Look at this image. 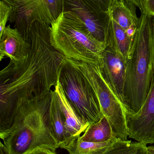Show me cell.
I'll return each mask as SVG.
<instances>
[{"instance_id":"18","label":"cell","mask_w":154,"mask_h":154,"mask_svg":"<svg viewBox=\"0 0 154 154\" xmlns=\"http://www.w3.org/2000/svg\"><path fill=\"white\" fill-rule=\"evenodd\" d=\"M148 147L132 141L116 139L104 154H148Z\"/></svg>"},{"instance_id":"10","label":"cell","mask_w":154,"mask_h":154,"mask_svg":"<svg viewBox=\"0 0 154 154\" xmlns=\"http://www.w3.org/2000/svg\"><path fill=\"white\" fill-rule=\"evenodd\" d=\"M98 64L102 75L125 110L127 58L121 56L114 46L108 44L100 55Z\"/></svg>"},{"instance_id":"17","label":"cell","mask_w":154,"mask_h":154,"mask_svg":"<svg viewBox=\"0 0 154 154\" xmlns=\"http://www.w3.org/2000/svg\"><path fill=\"white\" fill-rule=\"evenodd\" d=\"M80 137L73 138L65 148L69 154H104L116 140L113 139L104 143H91L82 141Z\"/></svg>"},{"instance_id":"9","label":"cell","mask_w":154,"mask_h":154,"mask_svg":"<svg viewBox=\"0 0 154 154\" xmlns=\"http://www.w3.org/2000/svg\"><path fill=\"white\" fill-rule=\"evenodd\" d=\"M128 137L146 146L154 144V76L147 97L137 113L124 110Z\"/></svg>"},{"instance_id":"20","label":"cell","mask_w":154,"mask_h":154,"mask_svg":"<svg viewBox=\"0 0 154 154\" xmlns=\"http://www.w3.org/2000/svg\"><path fill=\"white\" fill-rule=\"evenodd\" d=\"M105 11L110 12L114 0H88Z\"/></svg>"},{"instance_id":"14","label":"cell","mask_w":154,"mask_h":154,"mask_svg":"<svg viewBox=\"0 0 154 154\" xmlns=\"http://www.w3.org/2000/svg\"><path fill=\"white\" fill-rule=\"evenodd\" d=\"M49 127L59 148L65 149L74 137L69 134L65 127L64 119L59 106L55 91H51V100L49 110Z\"/></svg>"},{"instance_id":"25","label":"cell","mask_w":154,"mask_h":154,"mask_svg":"<svg viewBox=\"0 0 154 154\" xmlns=\"http://www.w3.org/2000/svg\"><path fill=\"white\" fill-rule=\"evenodd\" d=\"M148 154H154V148L153 146H148Z\"/></svg>"},{"instance_id":"4","label":"cell","mask_w":154,"mask_h":154,"mask_svg":"<svg viewBox=\"0 0 154 154\" xmlns=\"http://www.w3.org/2000/svg\"><path fill=\"white\" fill-rule=\"evenodd\" d=\"M54 47L68 58L97 64L106 46L96 40L74 13L62 12L50 26Z\"/></svg>"},{"instance_id":"6","label":"cell","mask_w":154,"mask_h":154,"mask_svg":"<svg viewBox=\"0 0 154 154\" xmlns=\"http://www.w3.org/2000/svg\"><path fill=\"white\" fill-rule=\"evenodd\" d=\"M68 59L92 86L98 99L102 114L111 126L113 137L115 139L128 140L124 108L102 75L98 63L89 64Z\"/></svg>"},{"instance_id":"23","label":"cell","mask_w":154,"mask_h":154,"mask_svg":"<svg viewBox=\"0 0 154 154\" xmlns=\"http://www.w3.org/2000/svg\"><path fill=\"white\" fill-rule=\"evenodd\" d=\"M134 4L137 7H138L141 13L145 12V3L146 0H126Z\"/></svg>"},{"instance_id":"11","label":"cell","mask_w":154,"mask_h":154,"mask_svg":"<svg viewBox=\"0 0 154 154\" xmlns=\"http://www.w3.org/2000/svg\"><path fill=\"white\" fill-rule=\"evenodd\" d=\"M0 60L5 57L10 62H22L25 60L29 50V42L25 40L20 32L10 25L6 26L0 36Z\"/></svg>"},{"instance_id":"1","label":"cell","mask_w":154,"mask_h":154,"mask_svg":"<svg viewBox=\"0 0 154 154\" xmlns=\"http://www.w3.org/2000/svg\"><path fill=\"white\" fill-rule=\"evenodd\" d=\"M28 41L25 60L10 61L0 72V135L10 130L23 102L47 95L55 87L66 58L52 43L49 24L35 22Z\"/></svg>"},{"instance_id":"12","label":"cell","mask_w":154,"mask_h":154,"mask_svg":"<svg viewBox=\"0 0 154 154\" xmlns=\"http://www.w3.org/2000/svg\"><path fill=\"white\" fill-rule=\"evenodd\" d=\"M65 127L71 137L76 138L84 133L90 124L85 122L76 112L65 96L58 80L54 87Z\"/></svg>"},{"instance_id":"24","label":"cell","mask_w":154,"mask_h":154,"mask_svg":"<svg viewBox=\"0 0 154 154\" xmlns=\"http://www.w3.org/2000/svg\"><path fill=\"white\" fill-rule=\"evenodd\" d=\"M0 152H1V154H7L4 148L2 142H1V144H0Z\"/></svg>"},{"instance_id":"21","label":"cell","mask_w":154,"mask_h":154,"mask_svg":"<svg viewBox=\"0 0 154 154\" xmlns=\"http://www.w3.org/2000/svg\"><path fill=\"white\" fill-rule=\"evenodd\" d=\"M25 154H57V153L56 152H53L47 148L38 147L28 152Z\"/></svg>"},{"instance_id":"7","label":"cell","mask_w":154,"mask_h":154,"mask_svg":"<svg viewBox=\"0 0 154 154\" xmlns=\"http://www.w3.org/2000/svg\"><path fill=\"white\" fill-rule=\"evenodd\" d=\"M12 6L9 21L28 41L35 22L51 25L63 12V0H2Z\"/></svg>"},{"instance_id":"8","label":"cell","mask_w":154,"mask_h":154,"mask_svg":"<svg viewBox=\"0 0 154 154\" xmlns=\"http://www.w3.org/2000/svg\"><path fill=\"white\" fill-rule=\"evenodd\" d=\"M63 12L76 14L91 35L107 46L109 40L112 18L110 12L105 11L88 0H63Z\"/></svg>"},{"instance_id":"3","label":"cell","mask_w":154,"mask_h":154,"mask_svg":"<svg viewBox=\"0 0 154 154\" xmlns=\"http://www.w3.org/2000/svg\"><path fill=\"white\" fill-rule=\"evenodd\" d=\"M140 22L127 58L126 109L137 113L144 102L154 76V16L141 13Z\"/></svg>"},{"instance_id":"19","label":"cell","mask_w":154,"mask_h":154,"mask_svg":"<svg viewBox=\"0 0 154 154\" xmlns=\"http://www.w3.org/2000/svg\"><path fill=\"white\" fill-rule=\"evenodd\" d=\"M12 6L4 1H0V36L2 34L6 27V23L9 20L12 11Z\"/></svg>"},{"instance_id":"13","label":"cell","mask_w":154,"mask_h":154,"mask_svg":"<svg viewBox=\"0 0 154 154\" xmlns=\"http://www.w3.org/2000/svg\"><path fill=\"white\" fill-rule=\"evenodd\" d=\"M137 8L134 4L126 0H114L110 11L112 19L133 39L140 22Z\"/></svg>"},{"instance_id":"16","label":"cell","mask_w":154,"mask_h":154,"mask_svg":"<svg viewBox=\"0 0 154 154\" xmlns=\"http://www.w3.org/2000/svg\"><path fill=\"white\" fill-rule=\"evenodd\" d=\"M133 41L134 39L129 37L126 31L112 19L111 30L108 44L114 46L121 56L127 58L131 51Z\"/></svg>"},{"instance_id":"5","label":"cell","mask_w":154,"mask_h":154,"mask_svg":"<svg viewBox=\"0 0 154 154\" xmlns=\"http://www.w3.org/2000/svg\"><path fill=\"white\" fill-rule=\"evenodd\" d=\"M58 80L78 115L90 125L103 116L98 99L83 74L68 58L61 64Z\"/></svg>"},{"instance_id":"2","label":"cell","mask_w":154,"mask_h":154,"mask_svg":"<svg viewBox=\"0 0 154 154\" xmlns=\"http://www.w3.org/2000/svg\"><path fill=\"white\" fill-rule=\"evenodd\" d=\"M50 100L51 91L19 106L10 130L0 136L7 154H25L38 147L58 149L49 124Z\"/></svg>"},{"instance_id":"22","label":"cell","mask_w":154,"mask_h":154,"mask_svg":"<svg viewBox=\"0 0 154 154\" xmlns=\"http://www.w3.org/2000/svg\"><path fill=\"white\" fill-rule=\"evenodd\" d=\"M144 12L154 16V0H146Z\"/></svg>"},{"instance_id":"26","label":"cell","mask_w":154,"mask_h":154,"mask_svg":"<svg viewBox=\"0 0 154 154\" xmlns=\"http://www.w3.org/2000/svg\"></svg>"},{"instance_id":"15","label":"cell","mask_w":154,"mask_h":154,"mask_svg":"<svg viewBox=\"0 0 154 154\" xmlns=\"http://www.w3.org/2000/svg\"><path fill=\"white\" fill-rule=\"evenodd\" d=\"M80 137L82 141L96 143H104L115 139L111 126L105 116L99 121L90 125Z\"/></svg>"}]
</instances>
